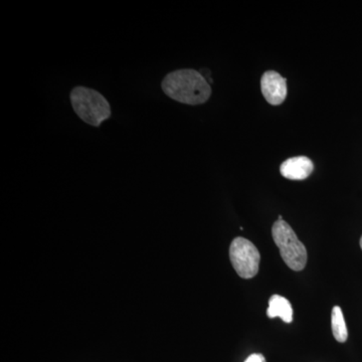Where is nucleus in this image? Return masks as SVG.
<instances>
[{
    "instance_id": "7ed1b4c3",
    "label": "nucleus",
    "mask_w": 362,
    "mask_h": 362,
    "mask_svg": "<svg viewBox=\"0 0 362 362\" xmlns=\"http://www.w3.org/2000/svg\"><path fill=\"white\" fill-rule=\"evenodd\" d=\"M272 235L286 265L293 271L303 270L307 264V250L289 223L278 220L274 223Z\"/></svg>"
},
{
    "instance_id": "1a4fd4ad",
    "label": "nucleus",
    "mask_w": 362,
    "mask_h": 362,
    "mask_svg": "<svg viewBox=\"0 0 362 362\" xmlns=\"http://www.w3.org/2000/svg\"><path fill=\"white\" fill-rule=\"evenodd\" d=\"M245 362H266V358L263 354H254L247 357Z\"/></svg>"
},
{
    "instance_id": "0eeeda50",
    "label": "nucleus",
    "mask_w": 362,
    "mask_h": 362,
    "mask_svg": "<svg viewBox=\"0 0 362 362\" xmlns=\"http://www.w3.org/2000/svg\"><path fill=\"white\" fill-rule=\"evenodd\" d=\"M267 315L271 319L279 317L285 323H291L293 321L292 305L286 298L280 295H273L269 300Z\"/></svg>"
},
{
    "instance_id": "39448f33",
    "label": "nucleus",
    "mask_w": 362,
    "mask_h": 362,
    "mask_svg": "<svg viewBox=\"0 0 362 362\" xmlns=\"http://www.w3.org/2000/svg\"><path fill=\"white\" fill-rule=\"evenodd\" d=\"M261 90L269 104L278 106V105L282 104L287 98V80L277 71H266L262 76Z\"/></svg>"
},
{
    "instance_id": "20e7f679",
    "label": "nucleus",
    "mask_w": 362,
    "mask_h": 362,
    "mask_svg": "<svg viewBox=\"0 0 362 362\" xmlns=\"http://www.w3.org/2000/svg\"><path fill=\"white\" fill-rule=\"evenodd\" d=\"M230 259L240 277L251 279L258 274L261 256L249 240L235 238L230 247Z\"/></svg>"
},
{
    "instance_id": "6e6552de",
    "label": "nucleus",
    "mask_w": 362,
    "mask_h": 362,
    "mask_svg": "<svg viewBox=\"0 0 362 362\" xmlns=\"http://www.w3.org/2000/svg\"><path fill=\"white\" fill-rule=\"evenodd\" d=\"M331 328H332L333 337L338 342L344 343L349 337L346 323L343 316L341 308L339 306L333 307L331 314Z\"/></svg>"
},
{
    "instance_id": "423d86ee",
    "label": "nucleus",
    "mask_w": 362,
    "mask_h": 362,
    "mask_svg": "<svg viewBox=\"0 0 362 362\" xmlns=\"http://www.w3.org/2000/svg\"><path fill=\"white\" fill-rule=\"evenodd\" d=\"M314 164L307 156L291 157L280 166L282 176L290 180H304L313 173Z\"/></svg>"
},
{
    "instance_id": "f257e3e1",
    "label": "nucleus",
    "mask_w": 362,
    "mask_h": 362,
    "mask_svg": "<svg viewBox=\"0 0 362 362\" xmlns=\"http://www.w3.org/2000/svg\"><path fill=\"white\" fill-rule=\"evenodd\" d=\"M161 87L166 96L182 104H204L211 95V86L204 76L192 69L168 74L162 81Z\"/></svg>"
},
{
    "instance_id": "9d476101",
    "label": "nucleus",
    "mask_w": 362,
    "mask_h": 362,
    "mask_svg": "<svg viewBox=\"0 0 362 362\" xmlns=\"http://www.w3.org/2000/svg\"><path fill=\"white\" fill-rule=\"evenodd\" d=\"M361 250H362V237H361Z\"/></svg>"
},
{
    "instance_id": "f03ea898",
    "label": "nucleus",
    "mask_w": 362,
    "mask_h": 362,
    "mask_svg": "<svg viewBox=\"0 0 362 362\" xmlns=\"http://www.w3.org/2000/svg\"><path fill=\"white\" fill-rule=\"evenodd\" d=\"M71 102L76 114L89 125L99 127L105 120L110 118V104L97 90L76 87L71 92Z\"/></svg>"
}]
</instances>
